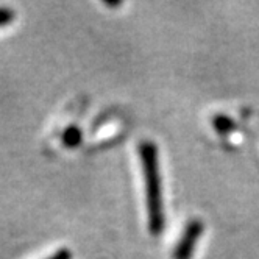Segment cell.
Here are the masks:
<instances>
[{
  "instance_id": "2",
  "label": "cell",
  "mask_w": 259,
  "mask_h": 259,
  "mask_svg": "<svg viewBox=\"0 0 259 259\" xmlns=\"http://www.w3.org/2000/svg\"><path fill=\"white\" fill-rule=\"evenodd\" d=\"M201 233H203L201 222L200 220H191L186 227V230H184L180 242L175 247L174 257L175 259H191Z\"/></svg>"
},
{
  "instance_id": "1",
  "label": "cell",
  "mask_w": 259,
  "mask_h": 259,
  "mask_svg": "<svg viewBox=\"0 0 259 259\" xmlns=\"http://www.w3.org/2000/svg\"><path fill=\"white\" fill-rule=\"evenodd\" d=\"M139 156L145 181L147 212H149V230L152 234H159L164 228V206L162 189L159 175L158 149L152 142H142L139 145Z\"/></svg>"
},
{
  "instance_id": "5",
  "label": "cell",
  "mask_w": 259,
  "mask_h": 259,
  "mask_svg": "<svg viewBox=\"0 0 259 259\" xmlns=\"http://www.w3.org/2000/svg\"><path fill=\"white\" fill-rule=\"evenodd\" d=\"M14 19V11L10 8H0V27L10 24Z\"/></svg>"
},
{
  "instance_id": "3",
  "label": "cell",
  "mask_w": 259,
  "mask_h": 259,
  "mask_svg": "<svg viewBox=\"0 0 259 259\" xmlns=\"http://www.w3.org/2000/svg\"><path fill=\"white\" fill-rule=\"evenodd\" d=\"M63 142L67 147H77L81 142V132L77 126L67 128L64 132V135H63Z\"/></svg>"
},
{
  "instance_id": "4",
  "label": "cell",
  "mask_w": 259,
  "mask_h": 259,
  "mask_svg": "<svg viewBox=\"0 0 259 259\" xmlns=\"http://www.w3.org/2000/svg\"><path fill=\"white\" fill-rule=\"evenodd\" d=\"M214 126H215L217 132L225 133V132H228V130L233 126V122L230 119H227L225 116H219V117L214 119Z\"/></svg>"
},
{
  "instance_id": "6",
  "label": "cell",
  "mask_w": 259,
  "mask_h": 259,
  "mask_svg": "<svg viewBox=\"0 0 259 259\" xmlns=\"http://www.w3.org/2000/svg\"><path fill=\"white\" fill-rule=\"evenodd\" d=\"M47 259H72V253L67 248H61L57 253H53L52 256H49Z\"/></svg>"
}]
</instances>
